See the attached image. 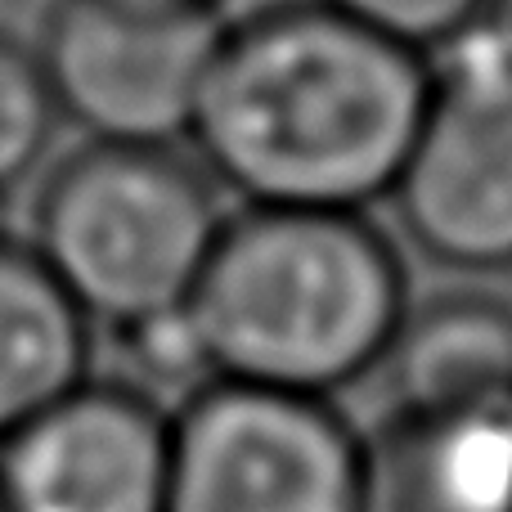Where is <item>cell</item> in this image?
I'll use <instances>...</instances> for the list:
<instances>
[{
  "instance_id": "cell-9",
  "label": "cell",
  "mask_w": 512,
  "mask_h": 512,
  "mask_svg": "<svg viewBox=\"0 0 512 512\" xmlns=\"http://www.w3.org/2000/svg\"><path fill=\"white\" fill-rule=\"evenodd\" d=\"M95 324L32 243L0 234V441L90 382Z\"/></svg>"
},
{
  "instance_id": "cell-2",
  "label": "cell",
  "mask_w": 512,
  "mask_h": 512,
  "mask_svg": "<svg viewBox=\"0 0 512 512\" xmlns=\"http://www.w3.org/2000/svg\"><path fill=\"white\" fill-rule=\"evenodd\" d=\"M409 306L400 252L360 212L243 207L185 319L212 382L328 400L387 364Z\"/></svg>"
},
{
  "instance_id": "cell-7",
  "label": "cell",
  "mask_w": 512,
  "mask_h": 512,
  "mask_svg": "<svg viewBox=\"0 0 512 512\" xmlns=\"http://www.w3.org/2000/svg\"><path fill=\"white\" fill-rule=\"evenodd\" d=\"M171 414L131 382L90 378L0 441L9 512H167Z\"/></svg>"
},
{
  "instance_id": "cell-10",
  "label": "cell",
  "mask_w": 512,
  "mask_h": 512,
  "mask_svg": "<svg viewBox=\"0 0 512 512\" xmlns=\"http://www.w3.org/2000/svg\"><path fill=\"white\" fill-rule=\"evenodd\" d=\"M391 409L512 400V306L481 292L409 306L387 355Z\"/></svg>"
},
{
  "instance_id": "cell-12",
  "label": "cell",
  "mask_w": 512,
  "mask_h": 512,
  "mask_svg": "<svg viewBox=\"0 0 512 512\" xmlns=\"http://www.w3.org/2000/svg\"><path fill=\"white\" fill-rule=\"evenodd\" d=\"M324 5L432 59L445 45L463 41L472 27L486 23L499 9V0H324Z\"/></svg>"
},
{
  "instance_id": "cell-8",
  "label": "cell",
  "mask_w": 512,
  "mask_h": 512,
  "mask_svg": "<svg viewBox=\"0 0 512 512\" xmlns=\"http://www.w3.org/2000/svg\"><path fill=\"white\" fill-rule=\"evenodd\" d=\"M364 512H512V400L391 409L364 436Z\"/></svg>"
},
{
  "instance_id": "cell-14",
  "label": "cell",
  "mask_w": 512,
  "mask_h": 512,
  "mask_svg": "<svg viewBox=\"0 0 512 512\" xmlns=\"http://www.w3.org/2000/svg\"><path fill=\"white\" fill-rule=\"evenodd\" d=\"M0 512H9V508H5V499H0Z\"/></svg>"
},
{
  "instance_id": "cell-11",
  "label": "cell",
  "mask_w": 512,
  "mask_h": 512,
  "mask_svg": "<svg viewBox=\"0 0 512 512\" xmlns=\"http://www.w3.org/2000/svg\"><path fill=\"white\" fill-rule=\"evenodd\" d=\"M59 122L36 50L0 27V198L41 167Z\"/></svg>"
},
{
  "instance_id": "cell-13",
  "label": "cell",
  "mask_w": 512,
  "mask_h": 512,
  "mask_svg": "<svg viewBox=\"0 0 512 512\" xmlns=\"http://www.w3.org/2000/svg\"><path fill=\"white\" fill-rule=\"evenodd\" d=\"M171 5H216L221 9V0H171Z\"/></svg>"
},
{
  "instance_id": "cell-5",
  "label": "cell",
  "mask_w": 512,
  "mask_h": 512,
  "mask_svg": "<svg viewBox=\"0 0 512 512\" xmlns=\"http://www.w3.org/2000/svg\"><path fill=\"white\" fill-rule=\"evenodd\" d=\"M230 18L171 0H54L32 45L63 122L90 144L189 140Z\"/></svg>"
},
{
  "instance_id": "cell-4",
  "label": "cell",
  "mask_w": 512,
  "mask_h": 512,
  "mask_svg": "<svg viewBox=\"0 0 512 512\" xmlns=\"http://www.w3.org/2000/svg\"><path fill=\"white\" fill-rule=\"evenodd\" d=\"M396 212L450 270H512V23L490 14L432 54V95L400 171Z\"/></svg>"
},
{
  "instance_id": "cell-1",
  "label": "cell",
  "mask_w": 512,
  "mask_h": 512,
  "mask_svg": "<svg viewBox=\"0 0 512 512\" xmlns=\"http://www.w3.org/2000/svg\"><path fill=\"white\" fill-rule=\"evenodd\" d=\"M427 95V54L283 0L225 23L189 140L243 207L364 212L396 189Z\"/></svg>"
},
{
  "instance_id": "cell-6",
  "label": "cell",
  "mask_w": 512,
  "mask_h": 512,
  "mask_svg": "<svg viewBox=\"0 0 512 512\" xmlns=\"http://www.w3.org/2000/svg\"><path fill=\"white\" fill-rule=\"evenodd\" d=\"M167 512H364V436L328 400L207 382L171 414Z\"/></svg>"
},
{
  "instance_id": "cell-3",
  "label": "cell",
  "mask_w": 512,
  "mask_h": 512,
  "mask_svg": "<svg viewBox=\"0 0 512 512\" xmlns=\"http://www.w3.org/2000/svg\"><path fill=\"white\" fill-rule=\"evenodd\" d=\"M221 225L198 162L176 149L86 144L45 176L27 243L90 324L126 333L185 310Z\"/></svg>"
}]
</instances>
